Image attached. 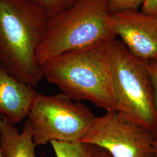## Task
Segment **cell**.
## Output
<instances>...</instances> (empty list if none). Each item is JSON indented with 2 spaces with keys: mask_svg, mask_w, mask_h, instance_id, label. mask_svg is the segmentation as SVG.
<instances>
[{
  "mask_svg": "<svg viewBox=\"0 0 157 157\" xmlns=\"http://www.w3.org/2000/svg\"><path fill=\"white\" fill-rule=\"evenodd\" d=\"M48 19L30 0H0V65L33 87L43 77L36 51L45 37Z\"/></svg>",
  "mask_w": 157,
  "mask_h": 157,
  "instance_id": "6da1fadb",
  "label": "cell"
},
{
  "mask_svg": "<svg viewBox=\"0 0 157 157\" xmlns=\"http://www.w3.org/2000/svg\"><path fill=\"white\" fill-rule=\"evenodd\" d=\"M111 41L51 58L41 66L43 77L73 101L87 100L106 111L115 110Z\"/></svg>",
  "mask_w": 157,
  "mask_h": 157,
  "instance_id": "7a4b0ae2",
  "label": "cell"
},
{
  "mask_svg": "<svg viewBox=\"0 0 157 157\" xmlns=\"http://www.w3.org/2000/svg\"><path fill=\"white\" fill-rule=\"evenodd\" d=\"M108 9V0H78L65 11L48 19L44 40L36 51L37 63L64 52L116 39Z\"/></svg>",
  "mask_w": 157,
  "mask_h": 157,
  "instance_id": "3957f363",
  "label": "cell"
},
{
  "mask_svg": "<svg viewBox=\"0 0 157 157\" xmlns=\"http://www.w3.org/2000/svg\"><path fill=\"white\" fill-rule=\"evenodd\" d=\"M111 68L115 111L153 135L157 114L146 61L134 56L121 41L113 40Z\"/></svg>",
  "mask_w": 157,
  "mask_h": 157,
  "instance_id": "277c9868",
  "label": "cell"
},
{
  "mask_svg": "<svg viewBox=\"0 0 157 157\" xmlns=\"http://www.w3.org/2000/svg\"><path fill=\"white\" fill-rule=\"evenodd\" d=\"M28 117L36 146L53 141L80 142L95 118L88 107L80 102H75L63 93L45 95L39 93Z\"/></svg>",
  "mask_w": 157,
  "mask_h": 157,
  "instance_id": "5b68a950",
  "label": "cell"
},
{
  "mask_svg": "<svg viewBox=\"0 0 157 157\" xmlns=\"http://www.w3.org/2000/svg\"><path fill=\"white\" fill-rule=\"evenodd\" d=\"M151 132L115 110L95 117L81 142L98 146L112 157H154Z\"/></svg>",
  "mask_w": 157,
  "mask_h": 157,
  "instance_id": "8992f818",
  "label": "cell"
},
{
  "mask_svg": "<svg viewBox=\"0 0 157 157\" xmlns=\"http://www.w3.org/2000/svg\"><path fill=\"white\" fill-rule=\"evenodd\" d=\"M117 36L134 56L148 62L157 59V15L139 10L110 13Z\"/></svg>",
  "mask_w": 157,
  "mask_h": 157,
  "instance_id": "52a82bcc",
  "label": "cell"
},
{
  "mask_svg": "<svg viewBox=\"0 0 157 157\" xmlns=\"http://www.w3.org/2000/svg\"><path fill=\"white\" fill-rule=\"evenodd\" d=\"M35 87L11 76L0 65V116L14 125L26 117L37 94Z\"/></svg>",
  "mask_w": 157,
  "mask_h": 157,
  "instance_id": "ba28073f",
  "label": "cell"
},
{
  "mask_svg": "<svg viewBox=\"0 0 157 157\" xmlns=\"http://www.w3.org/2000/svg\"><path fill=\"white\" fill-rule=\"evenodd\" d=\"M32 126L27 119L22 132L0 116V149L3 157H39L35 152Z\"/></svg>",
  "mask_w": 157,
  "mask_h": 157,
  "instance_id": "9c48e42d",
  "label": "cell"
},
{
  "mask_svg": "<svg viewBox=\"0 0 157 157\" xmlns=\"http://www.w3.org/2000/svg\"><path fill=\"white\" fill-rule=\"evenodd\" d=\"M56 157H101L103 150L98 146L84 142L50 143Z\"/></svg>",
  "mask_w": 157,
  "mask_h": 157,
  "instance_id": "30bf717a",
  "label": "cell"
},
{
  "mask_svg": "<svg viewBox=\"0 0 157 157\" xmlns=\"http://www.w3.org/2000/svg\"><path fill=\"white\" fill-rule=\"evenodd\" d=\"M50 18L65 11L78 0H30Z\"/></svg>",
  "mask_w": 157,
  "mask_h": 157,
  "instance_id": "8fae6325",
  "label": "cell"
},
{
  "mask_svg": "<svg viewBox=\"0 0 157 157\" xmlns=\"http://www.w3.org/2000/svg\"><path fill=\"white\" fill-rule=\"evenodd\" d=\"M145 0H108L110 13L127 10H139Z\"/></svg>",
  "mask_w": 157,
  "mask_h": 157,
  "instance_id": "7c38bea8",
  "label": "cell"
},
{
  "mask_svg": "<svg viewBox=\"0 0 157 157\" xmlns=\"http://www.w3.org/2000/svg\"><path fill=\"white\" fill-rule=\"evenodd\" d=\"M146 66L151 82L154 105L157 114V59L146 62ZM154 140L157 139V125L156 129L153 134Z\"/></svg>",
  "mask_w": 157,
  "mask_h": 157,
  "instance_id": "4fadbf2b",
  "label": "cell"
},
{
  "mask_svg": "<svg viewBox=\"0 0 157 157\" xmlns=\"http://www.w3.org/2000/svg\"><path fill=\"white\" fill-rule=\"evenodd\" d=\"M141 8L145 13L157 15V0H145Z\"/></svg>",
  "mask_w": 157,
  "mask_h": 157,
  "instance_id": "5bb4252c",
  "label": "cell"
},
{
  "mask_svg": "<svg viewBox=\"0 0 157 157\" xmlns=\"http://www.w3.org/2000/svg\"><path fill=\"white\" fill-rule=\"evenodd\" d=\"M153 147H154V157H157V140H154V141Z\"/></svg>",
  "mask_w": 157,
  "mask_h": 157,
  "instance_id": "9a60e30c",
  "label": "cell"
},
{
  "mask_svg": "<svg viewBox=\"0 0 157 157\" xmlns=\"http://www.w3.org/2000/svg\"><path fill=\"white\" fill-rule=\"evenodd\" d=\"M103 150V149H102ZM112 157L107 151L103 150L102 153V157Z\"/></svg>",
  "mask_w": 157,
  "mask_h": 157,
  "instance_id": "2e32d148",
  "label": "cell"
},
{
  "mask_svg": "<svg viewBox=\"0 0 157 157\" xmlns=\"http://www.w3.org/2000/svg\"><path fill=\"white\" fill-rule=\"evenodd\" d=\"M0 157H2V155L1 151V149H0Z\"/></svg>",
  "mask_w": 157,
  "mask_h": 157,
  "instance_id": "e0dca14e",
  "label": "cell"
},
{
  "mask_svg": "<svg viewBox=\"0 0 157 157\" xmlns=\"http://www.w3.org/2000/svg\"></svg>",
  "mask_w": 157,
  "mask_h": 157,
  "instance_id": "ac0fdd59",
  "label": "cell"
}]
</instances>
